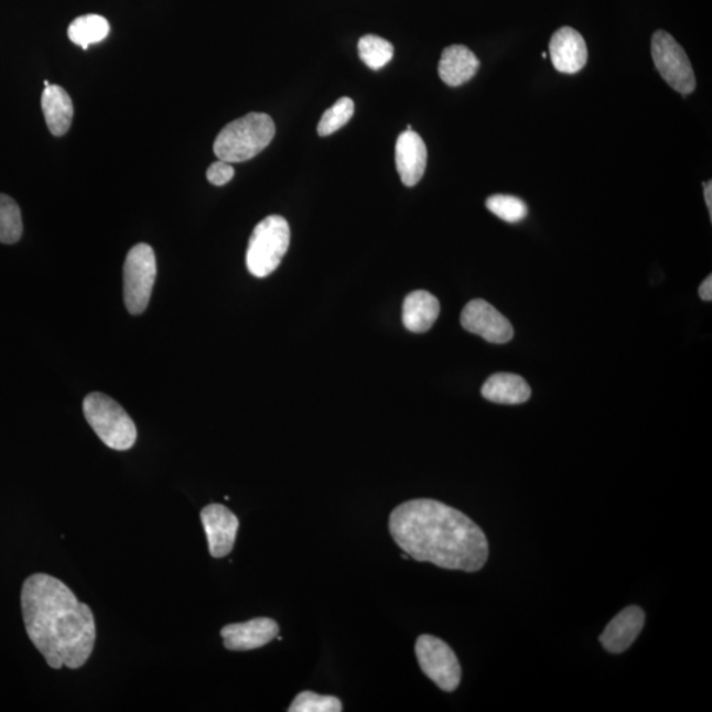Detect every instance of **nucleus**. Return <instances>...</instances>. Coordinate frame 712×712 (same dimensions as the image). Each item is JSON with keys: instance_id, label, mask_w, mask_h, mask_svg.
I'll return each mask as SVG.
<instances>
[{"instance_id": "1", "label": "nucleus", "mask_w": 712, "mask_h": 712, "mask_svg": "<svg viewBox=\"0 0 712 712\" xmlns=\"http://www.w3.org/2000/svg\"><path fill=\"white\" fill-rule=\"evenodd\" d=\"M389 532L408 557L441 569L476 573L488 560L487 537L479 526L433 499L400 504L389 517Z\"/></svg>"}, {"instance_id": "2", "label": "nucleus", "mask_w": 712, "mask_h": 712, "mask_svg": "<svg viewBox=\"0 0 712 712\" xmlns=\"http://www.w3.org/2000/svg\"><path fill=\"white\" fill-rule=\"evenodd\" d=\"M26 634L52 669L83 668L97 640L96 621L87 604L57 578L33 574L22 589Z\"/></svg>"}, {"instance_id": "3", "label": "nucleus", "mask_w": 712, "mask_h": 712, "mask_svg": "<svg viewBox=\"0 0 712 712\" xmlns=\"http://www.w3.org/2000/svg\"><path fill=\"white\" fill-rule=\"evenodd\" d=\"M277 127L263 112L247 114L228 123L214 142V153L226 163H245L266 150L272 142Z\"/></svg>"}, {"instance_id": "4", "label": "nucleus", "mask_w": 712, "mask_h": 712, "mask_svg": "<svg viewBox=\"0 0 712 712\" xmlns=\"http://www.w3.org/2000/svg\"><path fill=\"white\" fill-rule=\"evenodd\" d=\"M84 414L87 424L107 447L126 452L136 445V422L110 396L100 392L87 395L84 400Z\"/></svg>"}, {"instance_id": "5", "label": "nucleus", "mask_w": 712, "mask_h": 712, "mask_svg": "<svg viewBox=\"0 0 712 712\" xmlns=\"http://www.w3.org/2000/svg\"><path fill=\"white\" fill-rule=\"evenodd\" d=\"M291 244V228L285 218L270 215L253 228L248 241L246 263L255 278H267L280 266Z\"/></svg>"}, {"instance_id": "6", "label": "nucleus", "mask_w": 712, "mask_h": 712, "mask_svg": "<svg viewBox=\"0 0 712 712\" xmlns=\"http://www.w3.org/2000/svg\"><path fill=\"white\" fill-rule=\"evenodd\" d=\"M157 257L150 245L133 246L125 261V302L133 315L143 314L150 304L154 280H157Z\"/></svg>"}, {"instance_id": "7", "label": "nucleus", "mask_w": 712, "mask_h": 712, "mask_svg": "<svg viewBox=\"0 0 712 712\" xmlns=\"http://www.w3.org/2000/svg\"><path fill=\"white\" fill-rule=\"evenodd\" d=\"M651 57L661 77L671 89L687 97L697 86L695 74L687 52L677 40L665 31H657L651 37Z\"/></svg>"}, {"instance_id": "8", "label": "nucleus", "mask_w": 712, "mask_h": 712, "mask_svg": "<svg viewBox=\"0 0 712 712\" xmlns=\"http://www.w3.org/2000/svg\"><path fill=\"white\" fill-rule=\"evenodd\" d=\"M416 656L424 675L446 693L459 689L462 668L449 645L432 635H421L416 641Z\"/></svg>"}, {"instance_id": "9", "label": "nucleus", "mask_w": 712, "mask_h": 712, "mask_svg": "<svg viewBox=\"0 0 712 712\" xmlns=\"http://www.w3.org/2000/svg\"><path fill=\"white\" fill-rule=\"evenodd\" d=\"M463 328L479 335L489 344L503 345L514 338V327L504 315L485 300H473L463 309Z\"/></svg>"}, {"instance_id": "10", "label": "nucleus", "mask_w": 712, "mask_h": 712, "mask_svg": "<svg viewBox=\"0 0 712 712\" xmlns=\"http://www.w3.org/2000/svg\"><path fill=\"white\" fill-rule=\"evenodd\" d=\"M201 521H203L212 557L224 559L230 554L237 540L238 517L220 504H211L201 510Z\"/></svg>"}, {"instance_id": "11", "label": "nucleus", "mask_w": 712, "mask_h": 712, "mask_svg": "<svg viewBox=\"0 0 712 712\" xmlns=\"http://www.w3.org/2000/svg\"><path fill=\"white\" fill-rule=\"evenodd\" d=\"M280 633L279 624L270 617H257L246 623L228 624L220 629L225 648L233 651L259 649Z\"/></svg>"}, {"instance_id": "12", "label": "nucleus", "mask_w": 712, "mask_h": 712, "mask_svg": "<svg viewBox=\"0 0 712 712\" xmlns=\"http://www.w3.org/2000/svg\"><path fill=\"white\" fill-rule=\"evenodd\" d=\"M549 55L555 71L575 74L587 64V45L580 32L562 26L550 40Z\"/></svg>"}, {"instance_id": "13", "label": "nucleus", "mask_w": 712, "mask_h": 712, "mask_svg": "<svg viewBox=\"0 0 712 712\" xmlns=\"http://www.w3.org/2000/svg\"><path fill=\"white\" fill-rule=\"evenodd\" d=\"M428 163V151L424 140L418 132L404 131L396 142V170L402 184L412 187L424 176Z\"/></svg>"}, {"instance_id": "14", "label": "nucleus", "mask_w": 712, "mask_h": 712, "mask_svg": "<svg viewBox=\"0 0 712 712\" xmlns=\"http://www.w3.org/2000/svg\"><path fill=\"white\" fill-rule=\"evenodd\" d=\"M645 626V613L640 607L624 608L601 635L600 640L609 654L619 655L629 649Z\"/></svg>"}, {"instance_id": "15", "label": "nucleus", "mask_w": 712, "mask_h": 712, "mask_svg": "<svg viewBox=\"0 0 712 712\" xmlns=\"http://www.w3.org/2000/svg\"><path fill=\"white\" fill-rule=\"evenodd\" d=\"M481 63L465 45H450L442 52L439 74L447 86L459 87L478 73Z\"/></svg>"}, {"instance_id": "16", "label": "nucleus", "mask_w": 712, "mask_h": 712, "mask_svg": "<svg viewBox=\"0 0 712 712\" xmlns=\"http://www.w3.org/2000/svg\"><path fill=\"white\" fill-rule=\"evenodd\" d=\"M441 311L440 301L432 293H409L402 305V324L409 332L421 334L432 328Z\"/></svg>"}, {"instance_id": "17", "label": "nucleus", "mask_w": 712, "mask_h": 712, "mask_svg": "<svg viewBox=\"0 0 712 712\" xmlns=\"http://www.w3.org/2000/svg\"><path fill=\"white\" fill-rule=\"evenodd\" d=\"M42 109L52 136L63 137L69 131L73 120V103L69 94L58 85L45 87Z\"/></svg>"}, {"instance_id": "18", "label": "nucleus", "mask_w": 712, "mask_h": 712, "mask_svg": "<svg viewBox=\"0 0 712 712\" xmlns=\"http://www.w3.org/2000/svg\"><path fill=\"white\" fill-rule=\"evenodd\" d=\"M482 395L496 404L516 406L530 399V387L524 378L515 374H495L483 385Z\"/></svg>"}, {"instance_id": "19", "label": "nucleus", "mask_w": 712, "mask_h": 712, "mask_svg": "<svg viewBox=\"0 0 712 712\" xmlns=\"http://www.w3.org/2000/svg\"><path fill=\"white\" fill-rule=\"evenodd\" d=\"M109 33V22L104 17L94 15V13L73 20L68 29L71 42L85 51L93 44L104 42Z\"/></svg>"}, {"instance_id": "20", "label": "nucleus", "mask_w": 712, "mask_h": 712, "mask_svg": "<svg viewBox=\"0 0 712 712\" xmlns=\"http://www.w3.org/2000/svg\"><path fill=\"white\" fill-rule=\"evenodd\" d=\"M359 57L369 69L379 71L391 63L395 48L388 40L376 35H366L358 43Z\"/></svg>"}, {"instance_id": "21", "label": "nucleus", "mask_w": 712, "mask_h": 712, "mask_svg": "<svg viewBox=\"0 0 712 712\" xmlns=\"http://www.w3.org/2000/svg\"><path fill=\"white\" fill-rule=\"evenodd\" d=\"M22 235L23 219L20 207L11 197L0 194V244H17Z\"/></svg>"}, {"instance_id": "22", "label": "nucleus", "mask_w": 712, "mask_h": 712, "mask_svg": "<svg viewBox=\"0 0 712 712\" xmlns=\"http://www.w3.org/2000/svg\"><path fill=\"white\" fill-rule=\"evenodd\" d=\"M354 110L355 106L352 98H339L322 116L317 127L319 136L328 137L341 130L353 118Z\"/></svg>"}, {"instance_id": "23", "label": "nucleus", "mask_w": 712, "mask_h": 712, "mask_svg": "<svg viewBox=\"0 0 712 712\" xmlns=\"http://www.w3.org/2000/svg\"><path fill=\"white\" fill-rule=\"evenodd\" d=\"M487 209L508 224H517L528 215V206L524 201L506 194H495L486 201Z\"/></svg>"}, {"instance_id": "24", "label": "nucleus", "mask_w": 712, "mask_h": 712, "mask_svg": "<svg viewBox=\"0 0 712 712\" xmlns=\"http://www.w3.org/2000/svg\"><path fill=\"white\" fill-rule=\"evenodd\" d=\"M289 712H341L342 702L337 697L320 695L313 691H302L288 709Z\"/></svg>"}, {"instance_id": "25", "label": "nucleus", "mask_w": 712, "mask_h": 712, "mask_svg": "<svg viewBox=\"0 0 712 712\" xmlns=\"http://www.w3.org/2000/svg\"><path fill=\"white\" fill-rule=\"evenodd\" d=\"M234 168L230 163H226L224 160L215 161L209 166V170L206 172V177L209 180V183L215 186H224L234 177Z\"/></svg>"}, {"instance_id": "26", "label": "nucleus", "mask_w": 712, "mask_h": 712, "mask_svg": "<svg viewBox=\"0 0 712 712\" xmlns=\"http://www.w3.org/2000/svg\"><path fill=\"white\" fill-rule=\"evenodd\" d=\"M700 295L701 299L704 301H711L712 300V277H710L703 281L702 285L700 287Z\"/></svg>"}, {"instance_id": "27", "label": "nucleus", "mask_w": 712, "mask_h": 712, "mask_svg": "<svg viewBox=\"0 0 712 712\" xmlns=\"http://www.w3.org/2000/svg\"><path fill=\"white\" fill-rule=\"evenodd\" d=\"M703 187H704V201H706L710 217L712 219V184H711V181H709V183H706V184H703Z\"/></svg>"}, {"instance_id": "28", "label": "nucleus", "mask_w": 712, "mask_h": 712, "mask_svg": "<svg viewBox=\"0 0 712 712\" xmlns=\"http://www.w3.org/2000/svg\"><path fill=\"white\" fill-rule=\"evenodd\" d=\"M547 57H548V53H547V52H543V53H542V58H547Z\"/></svg>"}, {"instance_id": "29", "label": "nucleus", "mask_w": 712, "mask_h": 712, "mask_svg": "<svg viewBox=\"0 0 712 712\" xmlns=\"http://www.w3.org/2000/svg\"><path fill=\"white\" fill-rule=\"evenodd\" d=\"M50 85H51V84L48 83V80H44V86H45V87H48Z\"/></svg>"}]
</instances>
